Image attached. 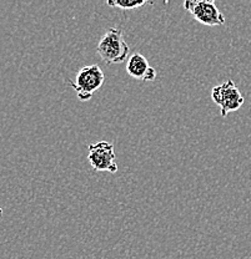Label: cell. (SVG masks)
I'll list each match as a JSON object with an SVG mask.
<instances>
[{"instance_id":"1","label":"cell","mask_w":251,"mask_h":259,"mask_svg":"<svg viewBox=\"0 0 251 259\" xmlns=\"http://www.w3.org/2000/svg\"><path fill=\"white\" fill-rule=\"evenodd\" d=\"M96 53L107 65L120 64L129 56L130 48L124 40L123 31L118 28H109L101 36Z\"/></svg>"},{"instance_id":"2","label":"cell","mask_w":251,"mask_h":259,"mask_svg":"<svg viewBox=\"0 0 251 259\" xmlns=\"http://www.w3.org/2000/svg\"><path fill=\"white\" fill-rule=\"evenodd\" d=\"M67 82L80 101H89L104 85L105 75L99 65H89L78 71L74 81L67 80Z\"/></svg>"},{"instance_id":"3","label":"cell","mask_w":251,"mask_h":259,"mask_svg":"<svg viewBox=\"0 0 251 259\" xmlns=\"http://www.w3.org/2000/svg\"><path fill=\"white\" fill-rule=\"evenodd\" d=\"M211 99L220 107V115L223 117H226L229 112L237 111L245 101L244 96L233 80L214 86L211 90Z\"/></svg>"},{"instance_id":"4","label":"cell","mask_w":251,"mask_h":259,"mask_svg":"<svg viewBox=\"0 0 251 259\" xmlns=\"http://www.w3.org/2000/svg\"><path fill=\"white\" fill-rule=\"evenodd\" d=\"M184 8L202 25L220 26L225 24V16L212 0H186Z\"/></svg>"},{"instance_id":"5","label":"cell","mask_w":251,"mask_h":259,"mask_svg":"<svg viewBox=\"0 0 251 259\" xmlns=\"http://www.w3.org/2000/svg\"><path fill=\"white\" fill-rule=\"evenodd\" d=\"M88 160L94 171L110 174H115L118 171L114 146L104 140L89 146Z\"/></svg>"},{"instance_id":"6","label":"cell","mask_w":251,"mask_h":259,"mask_svg":"<svg viewBox=\"0 0 251 259\" xmlns=\"http://www.w3.org/2000/svg\"><path fill=\"white\" fill-rule=\"evenodd\" d=\"M126 72L137 80L154 81L156 79V70L149 64L148 59L139 53L130 55L126 64Z\"/></svg>"},{"instance_id":"7","label":"cell","mask_w":251,"mask_h":259,"mask_svg":"<svg viewBox=\"0 0 251 259\" xmlns=\"http://www.w3.org/2000/svg\"><path fill=\"white\" fill-rule=\"evenodd\" d=\"M106 4L109 7H115L119 8V9L123 10H130V9H136V8L144 7V5H151L153 3L147 2V0H137V2H134V0H107Z\"/></svg>"},{"instance_id":"8","label":"cell","mask_w":251,"mask_h":259,"mask_svg":"<svg viewBox=\"0 0 251 259\" xmlns=\"http://www.w3.org/2000/svg\"><path fill=\"white\" fill-rule=\"evenodd\" d=\"M3 214V208H2V207H0V215H2Z\"/></svg>"}]
</instances>
